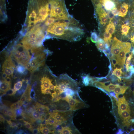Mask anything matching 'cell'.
I'll use <instances>...</instances> for the list:
<instances>
[{"label": "cell", "mask_w": 134, "mask_h": 134, "mask_svg": "<svg viewBox=\"0 0 134 134\" xmlns=\"http://www.w3.org/2000/svg\"><path fill=\"white\" fill-rule=\"evenodd\" d=\"M114 23L110 20L105 29V31L112 35L115 32V27Z\"/></svg>", "instance_id": "obj_19"}, {"label": "cell", "mask_w": 134, "mask_h": 134, "mask_svg": "<svg viewBox=\"0 0 134 134\" xmlns=\"http://www.w3.org/2000/svg\"><path fill=\"white\" fill-rule=\"evenodd\" d=\"M27 97L26 96L23 94L22 96L20 101V103H22L26 100Z\"/></svg>", "instance_id": "obj_39"}, {"label": "cell", "mask_w": 134, "mask_h": 134, "mask_svg": "<svg viewBox=\"0 0 134 134\" xmlns=\"http://www.w3.org/2000/svg\"><path fill=\"white\" fill-rule=\"evenodd\" d=\"M20 103L19 101L13 103L10 105V108L13 109H16L19 108Z\"/></svg>", "instance_id": "obj_32"}, {"label": "cell", "mask_w": 134, "mask_h": 134, "mask_svg": "<svg viewBox=\"0 0 134 134\" xmlns=\"http://www.w3.org/2000/svg\"><path fill=\"white\" fill-rule=\"evenodd\" d=\"M25 125L26 128L29 129H31L32 127L31 125L28 122L24 120Z\"/></svg>", "instance_id": "obj_37"}, {"label": "cell", "mask_w": 134, "mask_h": 134, "mask_svg": "<svg viewBox=\"0 0 134 134\" xmlns=\"http://www.w3.org/2000/svg\"><path fill=\"white\" fill-rule=\"evenodd\" d=\"M132 33L131 37V41L132 43V47L134 48V29Z\"/></svg>", "instance_id": "obj_36"}, {"label": "cell", "mask_w": 134, "mask_h": 134, "mask_svg": "<svg viewBox=\"0 0 134 134\" xmlns=\"http://www.w3.org/2000/svg\"><path fill=\"white\" fill-rule=\"evenodd\" d=\"M22 124L20 123H18L16 125V127L18 128H21V127H22Z\"/></svg>", "instance_id": "obj_46"}, {"label": "cell", "mask_w": 134, "mask_h": 134, "mask_svg": "<svg viewBox=\"0 0 134 134\" xmlns=\"http://www.w3.org/2000/svg\"><path fill=\"white\" fill-rule=\"evenodd\" d=\"M71 17L67 10L65 0H51L49 17L59 20H68Z\"/></svg>", "instance_id": "obj_3"}, {"label": "cell", "mask_w": 134, "mask_h": 134, "mask_svg": "<svg viewBox=\"0 0 134 134\" xmlns=\"http://www.w3.org/2000/svg\"><path fill=\"white\" fill-rule=\"evenodd\" d=\"M84 34L79 22L72 17L67 20H60L55 22L47 28L46 39L54 37L75 42L80 40Z\"/></svg>", "instance_id": "obj_1"}, {"label": "cell", "mask_w": 134, "mask_h": 134, "mask_svg": "<svg viewBox=\"0 0 134 134\" xmlns=\"http://www.w3.org/2000/svg\"><path fill=\"white\" fill-rule=\"evenodd\" d=\"M124 133V132H123V131H122L120 129L119 130V131L118 132H117V134H123V133Z\"/></svg>", "instance_id": "obj_48"}, {"label": "cell", "mask_w": 134, "mask_h": 134, "mask_svg": "<svg viewBox=\"0 0 134 134\" xmlns=\"http://www.w3.org/2000/svg\"><path fill=\"white\" fill-rule=\"evenodd\" d=\"M52 81V79H50L48 75H44L41 80V90L49 88L50 84Z\"/></svg>", "instance_id": "obj_12"}, {"label": "cell", "mask_w": 134, "mask_h": 134, "mask_svg": "<svg viewBox=\"0 0 134 134\" xmlns=\"http://www.w3.org/2000/svg\"><path fill=\"white\" fill-rule=\"evenodd\" d=\"M12 109L8 110V116L10 117L12 119L15 120L16 117V114L15 111Z\"/></svg>", "instance_id": "obj_29"}, {"label": "cell", "mask_w": 134, "mask_h": 134, "mask_svg": "<svg viewBox=\"0 0 134 134\" xmlns=\"http://www.w3.org/2000/svg\"><path fill=\"white\" fill-rule=\"evenodd\" d=\"M22 82L21 81H18L14 84V89L16 91L19 90L21 87L22 85Z\"/></svg>", "instance_id": "obj_30"}, {"label": "cell", "mask_w": 134, "mask_h": 134, "mask_svg": "<svg viewBox=\"0 0 134 134\" xmlns=\"http://www.w3.org/2000/svg\"><path fill=\"white\" fill-rule=\"evenodd\" d=\"M82 82L83 83L85 86H87L89 85L90 81L92 79V77L89 75L85 74H83L81 75Z\"/></svg>", "instance_id": "obj_17"}, {"label": "cell", "mask_w": 134, "mask_h": 134, "mask_svg": "<svg viewBox=\"0 0 134 134\" xmlns=\"http://www.w3.org/2000/svg\"><path fill=\"white\" fill-rule=\"evenodd\" d=\"M128 87V86L124 85L121 86L118 84L114 91L117 98L118 99L119 95L124 94Z\"/></svg>", "instance_id": "obj_14"}, {"label": "cell", "mask_w": 134, "mask_h": 134, "mask_svg": "<svg viewBox=\"0 0 134 134\" xmlns=\"http://www.w3.org/2000/svg\"><path fill=\"white\" fill-rule=\"evenodd\" d=\"M109 94L111 96L113 97V98H114L116 99L117 100H118V99H117L116 97V96L115 95V93L114 92H109Z\"/></svg>", "instance_id": "obj_45"}, {"label": "cell", "mask_w": 134, "mask_h": 134, "mask_svg": "<svg viewBox=\"0 0 134 134\" xmlns=\"http://www.w3.org/2000/svg\"><path fill=\"white\" fill-rule=\"evenodd\" d=\"M131 53L134 55V48L133 50L131 51Z\"/></svg>", "instance_id": "obj_53"}, {"label": "cell", "mask_w": 134, "mask_h": 134, "mask_svg": "<svg viewBox=\"0 0 134 134\" xmlns=\"http://www.w3.org/2000/svg\"><path fill=\"white\" fill-rule=\"evenodd\" d=\"M90 39L92 42L96 43L99 39L97 33L95 32H92L91 34Z\"/></svg>", "instance_id": "obj_27"}, {"label": "cell", "mask_w": 134, "mask_h": 134, "mask_svg": "<svg viewBox=\"0 0 134 134\" xmlns=\"http://www.w3.org/2000/svg\"><path fill=\"white\" fill-rule=\"evenodd\" d=\"M129 6L128 3L124 1L122 2L119 9V16L122 17H125L128 12Z\"/></svg>", "instance_id": "obj_13"}, {"label": "cell", "mask_w": 134, "mask_h": 134, "mask_svg": "<svg viewBox=\"0 0 134 134\" xmlns=\"http://www.w3.org/2000/svg\"><path fill=\"white\" fill-rule=\"evenodd\" d=\"M109 13L108 17L110 20H111L113 19L114 15L111 12L109 11Z\"/></svg>", "instance_id": "obj_43"}, {"label": "cell", "mask_w": 134, "mask_h": 134, "mask_svg": "<svg viewBox=\"0 0 134 134\" xmlns=\"http://www.w3.org/2000/svg\"><path fill=\"white\" fill-rule=\"evenodd\" d=\"M129 134H134V129H132L129 133Z\"/></svg>", "instance_id": "obj_49"}, {"label": "cell", "mask_w": 134, "mask_h": 134, "mask_svg": "<svg viewBox=\"0 0 134 134\" xmlns=\"http://www.w3.org/2000/svg\"><path fill=\"white\" fill-rule=\"evenodd\" d=\"M130 112L127 110L118 112L120 117L123 120H130L131 118Z\"/></svg>", "instance_id": "obj_16"}, {"label": "cell", "mask_w": 134, "mask_h": 134, "mask_svg": "<svg viewBox=\"0 0 134 134\" xmlns=\"http://www.w3.org/2000/svg\"><path fill=\"white\" fill-rule=\"evenodd\" d=\"M94 6L95 14L100 24L103 26L106 24L107 14L101 4L97 0H91Z\"/></svg>", "instance_id": "obj_5"}, {"label": "cell", "mask_w": 134, "mask_h": 134, "mask_svg": "<svg viewBox=\"0 0 134 134\" xmlns=\"http://www.w3.org/2000/svg\"><path fill=\"white\" fill-rule=\"evenodd\" d=\"M39 130L38 128L34 129L32 130V132L34 134H38L40 133Z\"/></svg>", "instance_id": "obj_42"}, {"label": "cell", "mask_w": 134, "mask_h": 134, "mask_svg": "<svg viewBox=\"0 0 134 134\" xmlns=\"http://www.w3.org/2000/svg\"><path fill=\"white\" fill-rule=\"evenodd\" d=\"M75 95L71 97L67 96L63 100L68 103L70 107L69 110L73 111L87 107V104L80 98L77 99Z\"/></svg>", "instance_id": "obj_7"}, {"label": "cell", "mask_w": 134, "mask_h": 134, "mask_svg": "<svg viewBox=\"0 0 134 134\" xmlns=\"http://www.w3.org/2000/svg\"><path fill=\"white\" fill-rule=\"evenodd\" d=\"M116 104L118 106V112L124 110H127L130 112L129 103L124 96L118 98V101H116Z\"/></svg>", "instance_id": "obj_11"}, {"label": "cell", "mask_w": 134, "mask_h": 134, "mask_svg": "<svg viewBox=\"0 0 134 134\" xmlns=\"http://www.w3.org/2000/svg\"><path fill=\"white\" fill-rule=\"evenodd\" d=\"M32 114L33 117L35 119H38L42 117H40V115L37 111L36 110L33 111L32 112Z\"/></svg>", "instance_id": "obj_33"}, {"label": "cell", "mask_w": 134, "mask_h": 134, "mask_svg": "<svg viewBox=\"0 0 134 134\" xmlns=\"http://www.w3.org/2000/svg\"><path fill=\"white\" fill-rule=\"evenodd\" d=\"M37 111L39 114L40 115H44L45 111H48L49 108L47 106L43 105L40 104H39L37 105Z\"/></svg>", "instance_id": "obj_18"}, {"label": "cell", "mask_w": 134, "mask_h": 134, "mask_svg": "<svg viewBox=\"0 0 134 134\" xmlns=\"http://www.w3.org/2000/svg\"><path fill=\"white\" fill-rule=\"evenodd\" d=\"M133 93L134 94V90L133 92Z\"/></svg>", "instance_id": "obj_54"}, {"label": "cell", "mask_w": 134, "mask_h": 134, "mask_svg": "<svg viewBox=\"0 0 134 134\" xmlns=\"http://www.w3.org/2000/svg\"><path fill=\"white\" fill-rule=\"evenodd\" d=\"M111 12L114 16H117L118 15L119 11L116 7L113 9Z\"/></svg>", "instance_id": "obj_38"}, {"label": "cell", "mask_w": 134, "mask_h": 134, "mask_svg": "<svg viewBox=\"0 0 134 134\" xmlns=\"http://www.w3.org/2000/svg\"><path fill=\"white\" fill-rule=\"evenodd\" d=\"M59 133L60 134H71L73 133V131L69 127H62L61 129L59 130Z\"/></svg>", "instance_id": "obj_21"}, {"label": "cell", "mask_w": 134, "mask_h": 134, "mask_svg": "<svg viewBox=\"0 0 134 134\" xmlns=\"http://www.w3.org/2000/svg\"><path fill=\"white\" fill-rule=\"evenodd\" d=\"M11 82H9L5 80L0 82V91L5 93L11 89Z\"/></svg>", "instance_id": "obj_15"}, {"label": "cell", "mask_w": 134, "mask_h": 134, "mask_svg": "<svg viewBox=\"0 0 134 134\" xmlns=\"http://www.w3.org/2000/svg\"><path fill=\"white\" fill-rule=\"evenodd\" d=\"M16 92V91L14 89H10L7 91L5 94L8 95L12 96L14 95Z\"/></svg>", "instance_id": "obj_34"}, {"label": "cell", "mask_w": 134, "mask_h": 134, "mask_svg": "<svg viewBox=\"0 0 134 134\" xmlns=\"http://www.w3.org/2000/svg\"><path fill=\"white\" fill-rule=\"evenodd\" d=\"M15 66V64L11 58L9 56L7 58L2 66L3 77L4 79L13 76Z\"/></svg>", "instance_id": "obj_8"}, {"label": "cell", "mask_w": 134, "mask_h": 134, "mask_svg": "<svg viewBox=\"0 0 134 134\" xmlns=\"http://www.w3.org/2000/svg\"><path fill=\"white\" fill-rule=\"evenodd\" d=\"M8 110L7 109L4 108L3 109L2 111V112L6 116L8 115Z\"/></svg>", "instance_id": "obj_44"}, {"label": "cell", "mask_w": 134, "mask_h": 134, "mask_svg": "<svg viewBox=\"0 0 134 134\" xmlns=\"http://www.w3.org/2000/svg\"><path fill=\"white\" fill-rule=\"evenodd\" d=\"M104 40L105 43H107L109 45L111 43V38L112 35L110 34L108 32L105 31L104 34Z\"/></svg>", "instance_id": "obj_23"}, {"label": "cell", "mask_w": 134, "mask_h": 134, "mask_svg": "<svg viewBox=\"0 0 134 134\" xmlns=\"http://www.w3.org/2000/svg\"><path fill=\"white\" fill-rule=\"evenodd\" d=\"M61 111L56 110L52 113L55 119V122L54 126L55 127L65 122L71 116V110Z\"/></svg>", "instance_id": "obj_6"}, {"label": "cell", "mask_w": 134, "mask_h": 134, "mask_svg": "<svg viewBox=\"0 0 134 134\" xmlns=\"http://www.w3.org/2000/svg\"><path fill=\"white\" fill-rule=\"evenodd\" d=\"M0 120L4 122V119L3 117L1 116L0 115Z\"/></svg>", "instance_id": "obj_50"}, {"label": "cell", "mask_w": 134, "mask_h": 134, "mask_svg": "<svg viewBox=\"0 0 134 134\" xmlns=\"http://www.w3.org/2000/svg\"><path fill=\"white\" fill-rule=\"evenodd\" d=\"M121 69L122 68L116 67L112 71V74L116 76L119 78L121 79V76L123 73L121 70Z\"/></svg>", "instance_id": "obj_25"}, {"label": "cell", "mask_w": 134, "mask_h": 134, "mask_svg": "<svg viewBox=\"0 0 134 134\" xmlns=\"http://www.w3.org/2000/svg\"><path fill=\"white\" fill-rule=\"evenodd\" d=\"M130 122L131 123H134V119H132L130 120Z\"/></svg>", "instance_id": "obj_51"}, {"label": "cell", "mask_w": 134, "mask_h": 134, "mask_svg": "<svg viewBox=\"0 0 134 134\" xmlns=\"http://www.w3.org/2000/svg\"><path fill=\"white\" fill-rule=\"evenodd\" d=\"M123 42L118 39L115 37H114L111 48V53L117 57L121 51Z\"/></svg>", "instance_id": "obj_9"}, {"label": "cell", "mask_w": 134, "mask_h": 134, "mask_svg": "<svg viewBox=\"0 0 134 134\" xmlns=\"http://www.w3.org/2000/svg\"><path fill=\"white\" fill-rule=\"evenodd\" d=\"M45 124L46 125H53L54 126L55 121L54 117L52 113L50 114L49 117L45 120Z\"/></svg>", "instance_id": "obj_24"}, {"label": "cell", "mask_w": 134, "mask_h": 134, "mask_svg": "<svg viewBox=\"0 0 134 134\" xmlns=\"http://www.w3.org/2000/svg\"><path fill=\"white\" fill-rule=\"evenodd\" d=\"M23 37L21 42L30 50H34L43 47V42L46 35L39 29H31L22 34Z\"/></svg>", "instance_id": "obj_2"}, {"label": "cell", "mask_w": 134, "mask_h": 134, "mask_svg": "<svg viewBox=\"0 0 134 134\" xmlns=\"http://www.w3.org/2000/svg\"><path fill=\"white\" fill-rule=\"evenodd\" d=\"M97 0L101 4L104 8L107 11H111L114 8L116 7L118 3L116 0Z\"/></svg>", "instance_id": "obj_10"}, {"label": "cell", "mask_w": 134, "mask_h": 134, "mask_svg": "<svg viewBox=\"0 0 134 134\" xmlns=\"http://www.w3.org/2000/svg\"><path fill=\"white\" fill-rule=\"evenodd\" d=\"M26 68L24 66L21 65H18L16 67L17 71L20 73H23L25 71Z\"/></svg>", "instance_id": "obj_31"}, {"label": "cell", "mask_w": 134, "mask_h": 134, "mask_svg": "<svg viewBox=\"0 0 134 134\" xmlns=\"http://www.w3.org/2000/svg\"><path fill=\"white\" fill-rule=\"evenodd\" d=\"M105 42L102 38H99L98 41L96 43V45L97 49L101 52L102 51L105 49Z\"/></svg>", "instance_id": "obj_20"}, {"label": "cell", "mask_w": 134, "mask_h": 134, "mask_svg": "<svg viewBox=\"0 0 134 134\" xmlns=\"http://www.w3.org/2000/svg\"><path fill=\"white\" fill-rule=\"evenodd\" d=\"M7 121L9 125L12 128H13L16 126V125L15 123L10 121Z\"/></svg>", "instance_id": "obj_40"}, {"label": "cell", "mask_w": 134, "mask_h": 134, "mask_svg": "<svg viewBox=\"0 0 134 134\" xmlns=\"http://www.w3.org/2000/svg\"><path fill=\"white\" fill-rule=\"evenodd\" d=\"M39 130L41 133L44 134H48L52 132L49 129L46 127L43 126V124L41 125L39 128Z\"/></svg>", "instance_id": "obj_28"}, {"label": "cell", "mask_w": 134, "mask_h": 134, "mask_svg": "<svg viewBox=\"0 0 134 134\" xmlns=\"http://www.w3.org/2000/svg\"><path fill=\"white\" fill-rule=\"evenodd\" d=\"M47 51H44L34 55H32L29 63L27 65L26 68L31 73L35 71L39 67L44 65L47 54Z\"/></svg>", "instance_id": "obj_4"}, {"label": "cell", "mask_w": 134, "mask_h": 134, "mask_svg": "<svg viewBox=\"0 0 134 134\" xmlns=\"http://www.w3.org/2000/svg\"><path fill=\"white\" fill-rule=\"evenodd\" d=\"M41 91L42 93L44 94H51V90L49 88L41 90Z\"/></svg>", "instance_id": "obj_35"}, {"label": "cell", "mask_w": 134, "mask_h": 134, "mask_svg": "<svg viewBox=\"0 0 134 134\" xmlns=\"http://www.w3.org/2000/svg\"><path fill=\"white\" fill-rule=\"evenodd\" d=\"M131 27L128 25L124 24L121 26V32L122 35L127 36L129 32Z\"/></svg>", "instance_id": "obj_22"}, {"label": "cell", "mask_w": 134, "mask_h": 134, "mask_svg": "<svg viewBox=\"0 0 134 134\" xmlns=\"http://www.w3.org/2000/svg\"><path fill=\"white\" fill-rule=\"evenodd\" d=\"M118 84H114L110 83L108 85L106 86L104 89L109 92H113Z\"/></svg>", "instance_id": "obj_26"}, {"label": "cell", "mask_w": 134, "mask_h": 134, "mask_svg": "<svg viewBox=\"0 0 134 134\" xmlns=\"http://www.w3.org/2000/svg\"><path fill=\"white\" fill-rule=\"evenodd\" d=\"M31 97L32 98H34L35 95V93L34 92V91L33 90H32L31 91Z\"/></svg>", "instance_id": "obj_47"}, {"label": "cell", "mask_w": 134, "mask_h": 134, "mask_svg": "<svg viewBox=\"0 0 134 134\" xmlns=\"http://www.w3.org/2000/svg\"><path fill=\"white\" fill-rule=\"evenodd\" d=\"M133 17L134 18V2L133 5Z\"/></svg>", "instance_id": "obj_52"}, {"label": "cell", "mask_w": 134, "mask_h": 134, "mask_svg": "<svg viewBox=\"0 0 134 134\" xmlns=\"http://www.w3.org/2000/svg\"><path fill=\"white\" fill-rule=\"evenodd\" d=\"M15 112L16 115L17 116L20 115L22 113V111L21 109L19 108L16 109Z\"/></svg>", "instance_id": "obj_41"}]
</instances>
